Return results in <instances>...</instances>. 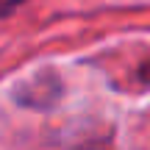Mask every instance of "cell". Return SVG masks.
Returning <instances> with one entry per match:
<instances>
[{
  "instance_id": "cell-1",
  "label": "cell",
  "mask_w": 150,
  "mask_h": 150,
  "mask_svg": "<svg viewBox=\"0 0 150 150\" xmlns=\"http://www.w3.org/2000/svg\"><path fill=\"white\" fill-rule=\"evenodd\" d=\"M22 3H25V0H0V17L11 14V11H14V8H20Z\"/></svg>"
},
{
  "instance_id": "cell-2",
  "label": "cell",
  "mask_w": 150,
  "mask_h": 150,
  "mask_svg": "<svg viewBox=\"0 0 150 150\" xmlns=\"http://www.w3.org/2000/svg\"><path fill=\"white\" fill-rule=\"evenodd\" d=\"M139 75H142V78H145V81H147V83H150V64H147V67H145V70H142Z\"/></svg>"
}]
</instances>
